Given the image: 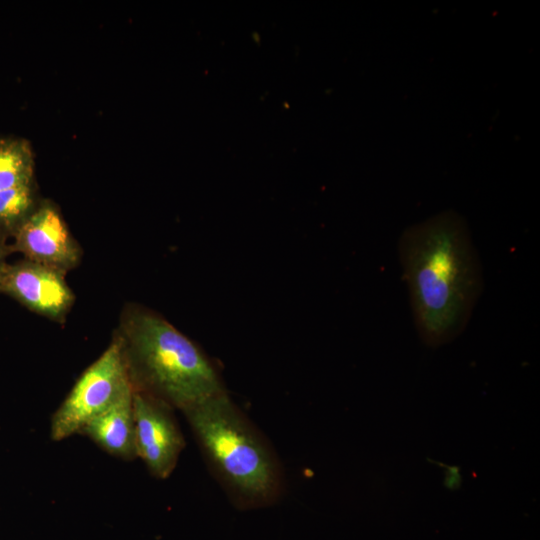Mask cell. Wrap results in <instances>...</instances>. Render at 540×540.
Masks as SVG:
<instances>
[{
    "label": "cell",
    "mask_w": 540,
    "mask_h": 540,
    "mask_svg": "<svg viewBox=\"0 0 540 540\" xmlns=\"http://www.w3.org/2000/svg\"><path fill=\"white\" fill-rule=\"evenodd\" d=\"M31 144L19 137L0 139V191L35 180Z\"/></svg>",
    "instance_id": "cell-10"
},
{
    "label": "cell",
    "mask_w": 540,
    "mask_h": 540,
    "mask_svg": "<svg viewBox=\"0 0 540 540\" xmlns=\"http://www.w3.org/2000/svg\"><path fill=\"white\" fill-rule=\"evenodd\" d=\"M114 335L121 343L133 390L182 412L227 391L206 354L148 308L125 307Z\"/></svg>",
    "instance_id": "cell-2"
},
{
    "label": "cell",
    "mask_w": 540,
    "mask_h": 540,
    "mask_svg": "<svg viewBox=\"0 0 540 540\" xmlns=\"http://www.w3.org/2000/svg\"><path fill=\"white\" fill-rule=\"evenodd\" d=\"M205 460L240 510L275 504L284 489L276 454L228 392L183 412Z\"/></svg>",
    "instance_id": "cell-3"
},
{
    "label": "cell",
    "mask_w": 540,
    "mask_h": 540,
    "mask_svg": "<svg viewBox=\"0 0 540 540\" xmlns=\"http://www.w3.org/2000/svg\"><path fill=\"white\" fill-rule=\"evenodd\" d=\"M11 244L13 253L63 274L76 268L82 250L71 234L59 207L41 199L34 212L19 228Z\"/></svg>",
    "instance_id": "cell-6"
},
{
    "label": "cell",
    "mask_w": 540,
    "mask_h": 540,
    "mask_svg": "<svg viewBox=\"0 0 540 540\" xmlns=\"http://www.w3.org/2000/svg\"><path fill=\"white\" fill-rule=\"evenodd\" d=\"M121 343L116 335L106 350L78 377L66 398L53 413L50 437L62 441L108 409L131 389Z\"/></svg>",
    "instance_id": "cell-4"
},
{
    "label": "cell",
    "mask_w": 540,
    "mask_h": 540,
    "mask_svg": "<svg viewBox=\"0 0 540 540\" xmlns=\"http://www.w3.org/2000/svg\"><path fill=\"white\" fill-rule=\"evenodd\" d=\"M41 199L36 180L0 191V241L15 236Z\"/></svg>",
    "instance_id": "cell-9"
},
{
    "label": "cell",
    "mask_w": 540,
    "mask_h": 540,
    "mask_svg": "<svg viewBox=\"0 0 540 540\" xmlns=\"http://www.w3.org/2000/svg\"><path fill=\"white\" fill-rule=\"evenodd\" d=\"M65 276L25 258L12 264L6 262L0 270V293L30 311L63 323L75 302Z\"/></svg>",
    "instance_id": "cell-7"
},
{
    "label": "cell",
    "mask_w": 540,
    "mask_h": 540,
    "mask_svg": "<svg viewBox=\"0 0 540 540\" xmlns=\"http://www.w3.org/2000/svg\"><path fill=\"white\" fill-rule=\"evenodd\" d=\"M13 253L11 244L7 242L0 241V270L3 265L7 262V257Z\"/></svg>",
    "instance_id": "cell-11"
},
{
    "label": "cell",
    "mask_w": 540,
    "mask_h": 540,
    "mask_svg": "<svg viewBox=\"0 0 540 540\" xmlns=\"http://www.w3.org/2000/svg\"><path fill=\"white\" fill-rule=\"evenodd\" d=\"M415 327L436 348L467 327L483 290L481 262L466 221L445 211L408 227L398 243Z\"/></svg>",
    "instance_id": "cell-1"
},
{
    "label": "cell",
    "mask_w": 540,
    "mask_h": 540,
    "mask_svg": "<svg viewBox=\"0 0 540 540\" xmlns=\"http://www.w3.org/2000/svg\"><path fill=\"white\" fill-rule=\"evenodd\" d=\"M79 434L87 436L112 456L126 461L137 458L133 389L91 419Z\"/></svg>",
    "instance_id": "cell-8"
},
{
    "label": "cell",
    "mask_w": 540,
    "mask_h": 540,
    "mask_svg": "<svg viewBox=\"0 0 540 540\" xmlns=\"http://www.w3.org/2000/svg\"><path fill=\"white\" fill-rule=\"evenodd\" d=\"M133 409L137 457L142 459L151 475L166 479L174 471L185 447L174 409L137 390H133Z\"/></svg>",
    "instance_id": "cell-5"
}]
</instances>
